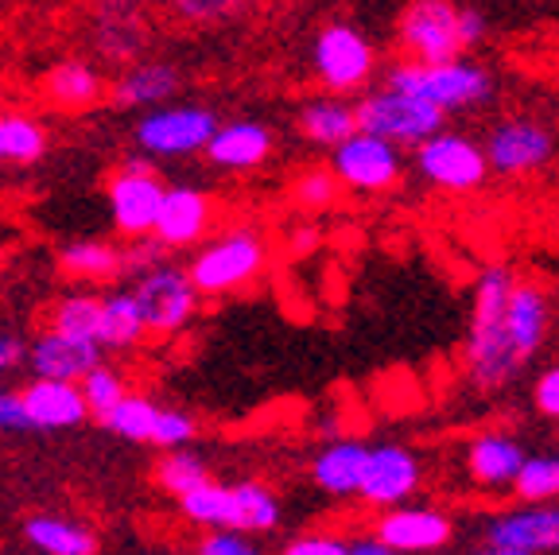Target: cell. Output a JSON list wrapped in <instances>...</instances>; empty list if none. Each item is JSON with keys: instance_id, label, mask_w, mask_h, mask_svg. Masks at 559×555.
I'll return each mask as SVG.
<instances>
[{"instance_id": "1", "label": "cell", "mask_w": 559, "mask_h": 555, "mask_svg": "<svg viewBox=\"0 0 559 555\" xmlns=\"http://www.w3.org/2000/svg\"><path fill=\"white\" fill-rule=\"evenodd\" d=\"M551 334V299L513 264H486L474 276L463 374L478 392H501L536 362Z\"/></svg>"}, {"instance_id": "2", "label": "cell", "mask_w": 559, "mask_h": 555, "mask_svg": "<svg viewBox=\"0 0 559 555\" xmlns=\"http://www.w3.org/2000/svg\"><path fill=\"white\" fill-rule=\"evenodd\" d=\"M381 82L384 86H401L419 97H428L447 117L486 109V105L498 97L493 70H489L486 62L471 59V55H454V59H443V62H416L401 55L396 62L384 67Z\"/></svg>"}, {"instance_id": "3", "label": "cell", "mask_w": 559, "mask_h": 555, "mask_svg": "<svg viewBox=\"0 0 559 555\" xmlns=\"http://www.w3.org/2000/svg\"><path fill=\"white\" fill-rule=\"evenodd\" d=\"M194 257L187 264V276L199 287L202 299H222V295L245 292L249 284L269 272L272 261V245L261 229H226L218 237H206V241L194 245Z\"/></svg>"}, {"instance_id": "4", "label": "cell", "mask_w": 559, "mask_h": 555, "mask_svg": "<svg viewBox=\"0 0 559 555\" xmlns=\"http://www.w3.org/2000/svg\"><path fill=\"white\" fill-rule=\"evenodd\" d=\"M377 47L349 20L323 24L311 39V74L326 94H361L377 79Z\"/></svg>"}, {"instance_id": "5", "label": "cell", "mask_w": 559, "mask_h": 555, "mask_svg": "<svg viewBox=\"0 0 559 555\" xmlns=\"http://www.w3.org/2000/svg\"><path fill=\"white\" fill-rule=\"evenodd\" d=\"M86 47L102 67H129L144 59L152 47V16L140 0H90L86 20H82Z\"/></svg>"}, {"instance_id": "6", "label": "cell", "mask_w": 559, "mask_h": 555, "mask_svg": "<svg viewBox=\"0 0 559 555\" xmlns=\"http://www.w3.org/2000/svg\"><path fill=\"white\" fill-rule=\"evenodd\" d=\"M412 167L431 191L443 194H474L489 179L481 140L466 137V132H451L447 125L424 137L419 144H412Z\"/></svg>"}, {"instance_id": "7", "label": "cell", "mask_w": 559, "mask_h": 555, "mask_svg": "<svg viewBox=\"0 0 559 555\" xmlns=\"http://www.w3.org/2000/svg\"><path fill=\"white\" fill-rule=\"evenodd\" d=\"M481 152H486L489 175L501 179H528V175L544 172L556 160L559 137L544 117L536 114H509L489 125L481 137Z\"/></svg>"}, {"instance_id": "8", "label": "cell", "mask_w": 559, "mask_h": 555, "mask_svg": "<svg viewBox=\"0 0 559 555\" xmlns=\"http://www.w3.org/2000/svg\"><path fill=\"white\" fill-rule=\"evenodd\" d=\"M326 167L342 182V191L377 199V194H393L401 187L404 147L384 137H373L366 129H354L346 140H338L331 147V164Z\"/></svg>"}, {"instance_id": "9", "label": "cell", "mask_w": 559, "mask_h": 555, "mask_svg": "<svg viewBox=\"0 0 559 555\" xmlns=\"http://www.w3.org/2000/svg\"><path fill=\"white\" fill-rule=\"evenodd\" d=\"M354 117H358V129L393 140L401 147L419 144L424 137L447 125V114L436 109L428 97L401 86H384V82L377 90H361V97L354 102Z\"/></svg>"}, {"instance_id": "10", "label": "cell", "mask_w": 559, "mask_h": 555, "mask_svg": "<svg viewBox=\"0 0 559 555\" xmlns=\"http://www.w3.org/2000/svg\"><path fill=\"white\" fill-rule=\"evenodd\" d=\"M486 555H559V501H521L478 529Z\"/></svg>"}, {"instance_id": "11", "label": "cell", "mask_w": 559, "mask_h": 555, "mask_svg": "<svg viewBox=\"0 0 559 555\" xmlns=\"http://www.w3.org/2000/svg\"><path fill=\"white\" fill-rule=\"evenodd\" d=\"M132 299H136L152 339H171V334H179V330L199 315V304H202L199 287L191 284L187 269H175L171 261L132 276Z\"/></svg>"}, {"instance_id": "12", "label": "cell", "mask_w": 559, "mask_h": 555, "mask_svg": "<svg viewBox=\"0 0 559 555\" xmlns=\"http://www.w3.org/2000/svg\"><path fill=\"white\" fill-rule=\"evenodd\" d=\"M396 51L416 62H443L463 51L454 0H408L396 16Z\"/></svg>"}, {"instance_id": "13", "label": "cell", "mask_w": 559, "mask_h": 555, "mask_svg": "<svg viewBox=\"0 0 559 555\" xmlns=\"http://www.w3.org/2000/svg\"><path fill=\"white\" fill-rule=\"evenodd\" d=\"M218 117L210 114L206 105H156L144 109V117L136 121V147L144 156L156 160H175V156H194L202 152L214 132Z\"/></svg>"}, {"instance_id": "14", "label": "cell", "mask_w": 559, "mask_h": 555, "mask_svg": "<svg viewBox=\"0 0 559 555\" xmlns=\"http://www.w3.org/2000/svg\"><path fill=\"white\" fill-rule=\"evenodd\" d=\"M419 489H424V459L401 442H381V447H369L354 497H358V505L377 512L389 505L412 501Z\"/></svg>"}, {"instance_id": "15", "label": "cell", "mask_w": 559, "mask_h": 555, "mask_svg": "<svg viewBox=\"0 0 559 555\" xmlns=\"http://www.w3.org/2000/svg\"><path fill=\"white\" fill-rule=\"evenodd\" d=\"M167 182L152 172L144 160H129L105 179V199H109V214H114V229L121 237L152 234L164 202Z\"/></svg>"}, {"instance_id": "16", "label": "cell", "mask_w": 559, "mask_h": 555, "mask_svg": "<svg viewBox=\"0 0 559 555\" xmlns=\"http://www.w3.org/2000/svg\"><path fill=\"white\" fill-rule=\"evenodd\" d=\"M373 532L393 555H428L443 552L454 540V521L443 509H431V505H389V509H377Z\"/></svg>"}, {"instance_id": "17", "label": "cell", "mask_w": 559, "mask_h": 555, "mask_svg": "<svg viewBox=\"0 0 559 555\" xmlns=\"http://www.w3.org/2000/svg\"><path fill=\"white\" fill-rule=\"evenodd\" d=\"M218 226V202L214 194L199 191V187H164V202H159L156 226L152 234L167 245V249H194L199 241H206L210 229Z\"/></svg>"}, {"instance_id": "18", "label": "cell", "mask_w": 559, "mask_h": 555, "mask_svg": "<svg viewBox=\"0 0 559 555\" xmlns=\"http://www.w3.org/2000/svg\"><path fill=\"white\" fill-rule=\"evenodd\" d=\"M276 152V137L264 121H226L214 125L202 156L206 164H214L218 172H257L264 167Z\"/></svg>"}, {"instance_id": "19", "label": "cell", "mask_w": 559, "mask_h": 555, "mask_svg": "<svg viewBox=\"0 0 559 555\" xmlns=\"http://www.w3.org/2000/svg\"><path fill=\"white\" fill-rule=\"evenodd\" d=\"M183 90V74L179 67L167 59H136L129 67L117 70L114 86H109V102L117 109H156V105L171 102L175 94Z\"/></svg>"}, {"instance_id": "20", "label": "cell", "mask_w": 559, "mask_h": 555, "mask_svg": "<svg viewBox=\"0 0 559 555\" xmlns=\"http://www.w3.org/2000/svg\"><path fill=\"white\" fill-rule=\"evenodd\" d=\"M524 462V447L509 432H481L466 442L463 451V470L478 489L501 494L513 486L516 470Z\"/></svg>"}, {"instance_id": "21", "label": "cell", "mask_w": 559, "mask_h": 555, "mask_svg": "<svg viewBox=\"0 0 559 555\" xmlns=\"http://www.w3.org/2000/svg\"><path fill=\"white\" fill-rule=\"evenodd\" d=\"M20 400H24L27 427H35V432H59V427H74L90 416L79 381L35 377L27 389H20Z\"/></svg>"}, {"instance_id": "22", "label": "cell", "mask_w": 559, "mask_h": 555, "mask_svg": "<svg viewBox=\"0 0 559 555\" xmlns=\"http://www.w3.org/2000/svg\"><path fill=\"white\" fill-rule=\"evenodd\" d=\"M105 94L109 86L90 59H59L44 74V102L59 114H86L105 102Z\"/></svg>"}, {"instance_id": "23", "label": "cell", "mask_w": 559, "mask_h": 555, "mask_svg": "<svg viewBox=\"0 0 559 555\" xmlns=\"http://www.w3.org/2000/svg\"><path fill=\"white\" fill-rule=\"evenodd\" d=\"M27 365L35 377H55V381H79L90 365L102 362V346L97 342H82L59 334L47 327L44 334H35V342H27Z\"/></svg>"}, {"instance_id": "24", "label": "cell", "mask_w": 559, "mask_h": 555, "mask_svg": "<svg viewBox=\"0 0 559 555\" xmlns=\"http://www.w3.org/2000/svg\"><path fill=\"white\" fill-rule=\"evenodd\" d=\"M369 447L349 435H338L334 442H326L323 451L311 459V482L331 497H354L361 482V467H366Z\"/></svg>"}, {"instance_id": "25", "label": "cell", "mask_w": 559, "mask_h": 555, "mask_svg": "<svg viewBox=\"0 0 559 555\" xmlns=\"http://www.w3.org/2000/svg\"><path fill=\"white\" fill-rule=\"evenodd\" d=\"M280 524V497L264 482H226V521L222 529L272 532Z\"/></svg>"}, {"instance_id": "26", "label": "cell", "mask_w": 559, "mask_h": 555, "mask_svg": "<svg viewBox=\"0 0 559 555\" xmlns=\"http://www.w3.org/2000/svg\"><path fill=\"white\" fill-rule=\"evenodd\" d=\"M358 129V117H354V102H346L342 94L311 97L296 114V132L311 147H334L338 140H346L349 132Z\"/></svg>"}, {"instance_id": "27", "label": "cell", "mask_w": 559, "mask_h": 555, "mask_svg": "<svg viewBox=\"0 0 559 555\" xmlns=\"http://www.w3.org/2000/svg\"><path fill=\"white\" fill-rule=\"evenodd\" d=\"M24 540L35 552L47 555H94L97 552V536L90 524L70 521L59 512H39L24 524Z\"/></svg>"}, {"instance_id": "28", "label": "cell", "mask_w": 559, "mask_h": 555, "mask_svg": "<svg viewBox=\"0 0 559 555\" xmlns=\"http://www.w3.org/2000/svg\"><path fill=\"white\" fill-rule=\"evenodd\" d=\"M148 327L140 315L132 292H109L102 295V327H97V346L114 350V354H129V350L144 346Z\"/></svg>"}, {"instance_id": "29", "label": "cell", "mask_w": 559, "mask_h": 555, "mask_svg": "<svg viewBox=\"0 0 559 555\" xmlns=\"http://www.w3.org/2000/svg\"><path fill=\"white\" fill-rule=\"evenodd\" d=\"M62 276L82 280V284H109L121 280V245L114 241H70L59 249Z\"/></svg>"}, {"instance_id": "30", "label": "cell", "mask_w": 559, "mask_h": 555, "mask_svg": "<svg viewBox=\"0 0 559 555\" xmlns=\"http://www.w3.org/2000/svg\"><path fill=\"white\" fill-rule=\"evenodd\" d=\"M47 156V129L20 109H0V164L27 167Z\"/></svg>"}, {"instance_id": "31", "label": "cell", "mask_w": 559, "mask_h": 555, "mask_svg": "<svg viewBox=\"0 0 559 555\" xmlns=\"http://www.w3.org/2000/svg\"><path fill=\"white\" fill-rule=\"evenodd\" d=\"M47 327L70 334V339L97 342V327H102V295L94 292H67L59 295L47 311Z\"/></svg>"}, {"instance_id": "32", "label": "cell", "mask_w": 559, "mask_h": 555, "mask_svg": "<svg viewBox=\"0 0 559 555\" xmlns=\"http://www.w3.org/2000/svg\"><path fill=\"white\" fill-rule=\"evenodd\" d=\"M156 416H159V404L152 397H144V392H124L121 400H117L114 409L105 412L102 424L109 427L114 435H121V439L129 442H152V432H156Z\"/></svg>"}, {"instance_id": "33", "label": "cell", "mask_w": 559, "mask_h": 555, "mask_svg": "<svg viewBox=\"0 0 559 555\" xmlns=\"http://www.w3.org/2000/svg\"><path fill=\"white\" fill-rule=\"evenodd\" d=\"M509 489L516 501H559V454H524Z\"/></svg>"}, {"instance_id": "34", "label": "cell", "mask_w": 559, "mask_h": 555, "mask_svg": "<svg viewBox=\"0 0 559 555\" xmlns=\"http://www.w3.org/2000/svg\"><path fill=\"white\" fill-rule=\"evenodd\" d=\"M288 194H292V202L304 210V214L319 217V214H326V210L338 206L342 182L334 179L331 167H304V172L292 179Z\"/></svg>"}, {"instance_id": "35", "label": "cell", "mask_w": 559, "mask_h": 555, "mask_svg": "<svg viewBox=\"0 0 559 555\" xmlns=\"http://www.w3.org/2000/svg\"><path fill=\"white\" fill-rule=\"evenodd\" d=\"M206 477H210V467L194 451H187V447H171V451H164V459L156 462V486L171 497H183L187 489H194L199 482H206Z\"/></svg>"}, {"instance_id": "36", "label": "cell", "mask_w": 559, "mask_h": 555, "mask_svg": "<svg viewBox=\"0 0 559 555\" xmlns=\"http://www.w3.org/2000/svg\"><path fill=\"white\" fill-rule=\"evenodd\" d=\"M79 389H82V400H86V412L94 420H102L105 412L114 409L117 400L129 392V385H124V374L121 369H114V365H90L86 374L79 377Z\"/></svg>"}, {"instance_id": "37", "label": "cell", "mask_w": 559, "mask_h": 555, "mask_svg": "<svg viewBox=\"0 0 559 555\" xmlns=\"http://www.w3.org/2000/svg\"><path fill=\"white\" fill-rule=\"evenodd\" d=\"M164 4H167V12L187 27H218V24H229V20L245 16L253 0H164Z\"/></svg>"}, {"instance_id": "38", "label": "cell", "mask_w": 559, "mask_h": 555, "mask_svg": "<svg viewBox=\"0 0 559 555\" xmlns=\"http://www.w3.org/2000/svg\"><path fill=\"white\" fill-rule=\"evenodd\" d=\"M124 249H121V272L124 276H140V272L156 269V264L171 261V249L159 241L156 234H140V237H124Z\"/></svg>"}, {"instance_id": "39", "label": "cell", "mask_w": 559, "mask_h": 555, "mask_svg": "<svg viewBox=\"0 0 559 555\" xmlns=\"http://www.w3.org/2000/svg\"><path fill=\"white\" fill-rule=\"evenodd\" d=\"M194 432H199V424H194L187 412L179 409H159L156 416V432H152V447H159V451H171V447H187V442L194 439Z\"/></svg>"}, {"instance_id": "40", "label": "cell", "mask_w": 559, "mask_h": 555, "mask_svg": "<svg viewBox=\"0 0 559 555\" xmlns=\"http://www.w3.org/2000/svg\"><path fill=\"white\" fill-rule=\"evenodd\" d=\"M199 552L202 555H253L257 540L237 529H206V536L199 540Z\"/></svg>"}, {"instance_id": "41", "label": "cell", "mask_w": 559, "mask_h": 555, "mask_svg": "<svg viewBox=\"0 0 559 555\" xmlns=\"http://www.w3.org/2000/svg\"><path fill=\"white\" fill-rule=\"evenodd\" d=\"M533 404H536V412H540V416L559 420V362L536 374V381H533Z\"/></svg>"}, {"instance_id": "42", "label": "cell", "mask_w": 559, "mask_h": 555, "mask_svg": "<svg viewBox=\"0 0 559 555\" xmlns=\"http://www.w3.org/2000/svg\"><path fill=\"white\" fill-rule=\"evenodd\" d=\"M288 555H346V536L334 532H311V536H292L284 544Z\"/></svg>"}, {"instance_id": "43", "label": "cell", "mask_w": 559, "mask_h": 555, "mask_svg": "<svg viewBox=\"0 0 559 555\" xmlns=\"http://www.w3.org/2000/svg\"><path fill=\"white\" fill-rule=\"evenodd\" d=\"M459 35H463V51H478L489 39V20L481 9H459Z\"/></svg>"}, {"instance_id": "44", "label": "cell", "mask_w": 559, "mask_h": 555, "mask_svg": "<svg viewBox=\"0 0 559 555\" xmlns=\"http://www.w3.org/2000/svg\"><path fill=\"white\" fill-rule=\"evenodd\" d=\"M0 432H32L16 389H0Z\"/></svg>"}, {"instance_id": "45", "label": "cell", "mask_w": 559, "mask_h": 555, "mask_svg": "<svg viewBox=\"0 0 559 555\" xmlns=\"http://www.w3.org/2000/svg\"><path fill=\"white\" fill-rule=\"evenodd\" d=\"M24 357H27V342L20 334H12V330H0V377L20 369Z\"/></svg>"}, {"instance_id": "46", "label": "cell", "mask_w": 559, "mask_h": 555, "mask_svg": "<svg viewBox=\"0 0 559 555\" xmlns=\"http://www.w3.org/2000/svg\"><path fill=\"white\" fill-rule=\"evenodd\" d=\"M319 245H323V234H319V226H311V222H304V226H296L288 234L292 257H311V252H319Z\"/></svg>"}, {"instance_id": "47", "label": "cell", "mask_w": 559, "mask_h": 555, "mask_svg": "<svg viewBox=\"0 0 559 555\" xmlns=\"http://www.w3.org/2000/svg\"><path fill=\"white\" fill-rule=\"evenodd\" d=\"M346 555H393V552L369 532V536H346Z\"/></svg>"}, {"instance_id": "48", "label": "cell", "mask_w": 559, "mask_h": 555, "mask_svg": "<svg viewBox=\"0 0 559 555\" xmlns=\"http://www.w3.org/2000/svg\"><path fill=\"white\" fill-rule=\"evenodd\" d=\"M0 264H4V245H0Z\"/></svg>"}, {"instance_id": "49", "label": "cell", "mask_w": 559, "mask_h": 555, "mask_svg": "<svg viewBox=\"0 0 559 555\" xmlns=\"http://www.w3.org/2000/svg\"><path fill=\"white\" fill-rule=\"evenodd\" d=\"M0 97H4V82H0Z\"/></svg>"}]
</instances>
